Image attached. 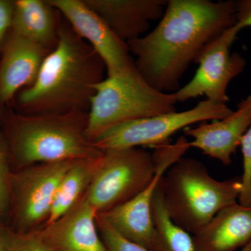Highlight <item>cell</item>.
<instances>
[{
    "label": "cell",
    "mask_w": 251,
    "mask_h": 251,
    "mask_svg": "<svg viewBox=\"0 0 251 251\" xmlns=\"http://www.w3.org/2000/svg\"><path fill=\"white\" fill-rule=\"evenodd\" d=\"M236 23L233 0H168L156 27L126 44L149 85L161 92L175 93L203 49Z\"/></svg>",
    "instance_id": "6da1fadb"
},
{
    "label": "cell",
    "mask_w": 251,
    "mask_h": 251,
    "mask_svg": "<svg viewBox=\"0 0 251 251\" xmlns=\"http://www.w3.org/2000/svg\"><path fill=\"white\" fill-rule=\"evenodd\" d=\"M105 64L70 25L61 24L55 48L46 56L32 85L18 92L23 114L88 112Z\"/></svg>",
    "instance_id": "7a4b0ae2"
},
{
    "label": "cell",
    "mask_w": 251,
    "mask_h": 251,
    "mask_svg": "<svg viewBox=\"0 0 251 251\" xmlns=\"http://www.w3.org/2000/svg\"><path fill=\"white\" fill-rule=\"evenodd\" d=\"M14 171L39 163L96 158L86 135L88 112L5 114L1 120Z\"/></svg>",
    "instance_id": "3957f363"
},
{
    "label": "cell",
    "mask_w": 251,
    "mask_h": 251,
    "mask_svg": "<svg viewBox=\"0 0 251 251\" xmlns=\"http://www.w3.org/2000/svg\"><path fill=\"white\" fill-rule=\"evenodd\" d=\"M159 186L172 221L193 236L221 209L237 202L242 191L241 176L219 181L202 162L183 157L168 168Z\"/></svg>",
    "instance_id": "277c9868"
},
{
    "label": "cell",
    "mask_w": 251,
    "mask_h": 251,
    "mask_svg": "<svg viewBox=\"0 0 251 251\" xmlns=\"http://www.w3.org/2000/svg\"><path fill=\"white\" fill-rule=\"evenodd\" d=\"M176 103L175 93L153 89L134 64L125 72L107 77L97 85L91 99L86 135L93 143L115 126L176 112Z\"/></svg>",
    "instance_id": "5b68a950"
},
{
    "label": "cell",
    "mask_w": 251,
    "mask_h": 251,
    "mask_svg": "<svg viewBox=\"0 0 251 251\" xmlns=\"http://www.w3.org/2000/svg\"><path fill=\"white\" fill-rule=\"evenodd\" d=\"M100 164L87 191L97 214L122 205L150 184L156 165L153 153L144 148L112 149L103 151Z\"/></svg>",
    "instance_id": "8992f818"
},
{
    "label": "cell",
    "mask_w": 251,
    "mask_h": 251,
    "mask_svg": "<svg viewBox=\"0 0 251 251\" xmlns=\"http://www.w3.org/2000/svg\"><path fill=\"white\" fill-rule=\"evenodd\" d=\"M75 161L39 163L13 172L4 226L17 233L46 227L57 186Z\"/></svg>",
    "instance_id": "52a82bcc"
},
{
    "label": "cell",
    "mask_w": 251,
    "mask_h": 251,
    "mask_svg": "<svg viewBox=\"0 0 251 251\" xmlns=\"http://www.w3.org/2000/svg\"><path fill=\"white\" fill-rule=\"evenodd\" d=\"M233 110L227 104L200 101L194 108L138 119L112 127L93 142L101 151L112 149L151 148L170 143V138L181 128L208 120H222Z\"/></svg>",
    "instance_id": "ba28073f"
},
{
    "label": "cell",
    "mask_w": 251,
    "mask_h": 251,
    "mask_svg": "<svg viewBox=\"0 0 251 251\" xmlns=\"http://www.w3.org/2000/svg\"><path fill=\"white\" fill-rule=\"evenodd\" d=\"M185 153L186 149L180 143L157 147L153 152L156 173L150 184L133 199L98 215L122 237L150 250L158 251L151 213L153 196L162 176Z\"/></svg>",
    "instance_id": "9c48e42d"
},
{
    "label": "cell",
    "mask_w": 251,
    "mask_h": 251,
    "mask_svg": "<svg viewBox=\"0 0 251 251\" xmlns=\"http://www.w3.org/2000/svg\"><path fill=\"white\" fill-rule=\"evenodd\" d=\"M239 31L235 25L203 49L195 62L199 67L192 80L175 92L177 103L204 95L206 100L214 103L227 104L229 82L240 75L247 65L240 54L230 52Z\"/></svg>",
    "instance_id": "30bf717a"
},
{
    "label": "cell",
    "mask_w": 251,
    "mask_h": 251,
    "mask_svg": "<svg viewBox=\"0 0 251 251\" xmlns=\"http://www.w3.org/2000/svg\"><path fill=\"white\" fill-rule=\"evenodd\" d=\"M81 39L103 61L108 77L115 76L135 64L129 49L83 0H48Z\"/></svg>",
    "instance_id": "8fae6325"
},
{
    "label": "cell",
    "mask_w": 251,
    "mask_h": 251,
    "mask_svg": "<svg viewBox=\"0 0 251 251\" xmlns=\"http://www.w3.org/2000/svg\"><path fill=\"white\" fill-rule=\"evenodd\" d=\"M97 214L85 193L39 234L50 251H107L97 228Z\"/></svg>",
    "instance_id": "7c38bea8"
},
{
    "label": "cell",
    "mask_w": 251,
    "mask_h": 251,
    "mask_svg": "<svg viewBox=\"0 0 251 251\" xmlns=\"http://www.w3.org/2000/svg\"><path fill=\"white\" fill-rule=\"evenodd\" d=\"M49 50L10 31L1 48L0 105L34 83Z\"/></svg>",
    "instance_id": "4fadbf2b"
},
{
    "label": "cell",
    "mask_w": 251,
    "mask_h": 251,
    "mask_svg": "<svg viewBox=\"0 0 251 251\" xmlns=\"http://www.w3.org/2000/svg\"><path fill=\"white\" fill-rule=\"evenodd\" d=\"M251 125V94L238 104L237 110L228 116L196 128L188 127L184 132L193 138L190 142L191 148L199 149L204 154L229 166Z\"/></svg>",
    "instance_id": "5bb4252c"
},
{
    "label": "cell",
    "mask_w": 251,
    "mask_h": 251,
    "mask_svg": "<svg viewBox=\"0 0 251 251\" xmlns=\"http://www.w3.org/2000/svg\"><path fill=\"white\" fill-rule=\"evenodd\" d=\"M124 42L135 40L161 20L167 0H83Z\"/></svg>",
    "instance_id": "9a60e30c"
},
{
    "label": "cell",
    "mask_w": 251,
    "mask_h": 251,
    "mask_svg": "<svg viewBox=\"0 0 251 251\" xmlns=\"http://www.w3.org/2000/svg\"><path fill=\"white\" fill-rule=\"evenodd\" d=\"M196 251H236L251 241V206H226L193 236Z\"/></svg>",
    "instance_id": "2e32d148"
},
{
    "label": "cell",
    "mask_w": 251,
    "mask_h": 251,
    "mask_svg": "<svg viewBox=\"0 0 251 251\" xmlns=\"http://www.w3.org/2000/svg\"><path fill=\"white\" fill-rule=\"evenodd\" d=\"M55 11L48 0L14 1L11 31L51 52L57 45L61 23Z\"/></svg>",
    "instance_id": "e0dca14e"
},
{
    "label": "cell",
    "mask_w": 251,
    "mask_h": 251,
    "mask_svg": "<svg viewBox=\"0 0 251 251\" xmlns=\"http://www.w3.org/2000/svg\"><path fill=\"white\" fill-rule=\"evenodd\" d=\"M101 156L77 160L68 170L57 186L46 226L65 214L87 193L98 170Z\"/></svg>",
    "instance_id": "ac0fdd59"
},
{
    "label": "cell",
    "mask_w": 251,
    "mask_h": 251,
    "mask_svg": "<svg viewBox=\"0 0 251 251\" xmlns=\"http://www.w3.org/2000/svg\"><path fill=\"white\" fill-rule=\"evenodd\" d=\"M151 213L158 251H196L193 237L170 217L159 184L153 196Z\"/></svg>",
    "instance_id": "d6986e66"
},
{
    "label": "cell",
    "mask_w": 251,
    "mask_h": 251,
    "mask_svg": "<svg viewBox=\"0 0 251 251\" xmlns=\"http://www.w3.org/2000/svg\"><path fill=\"white\" fill-rule=\"evenodd\" d=\"M13 169L7 143L0 130V224L4 225L9 204L10 184Z\"/></svg>",
    "instance_id": "ffe728a7"
},
{
    "label": "cell",
    "mask_w": 251,
    "mask_h": 251,
    "mask_svg": "<svg viewBox=\"0 0 251 251\" xmlns=\"http://www.w3.org/2000/svg\"><path fill=\"white\" fill-rule=\"evenodd\" d=\"M97 228L107 251H155L150 250L122 237L111 226L97 214Z\"/></svg>",
    "instance_id": "44dd1931"
},
{
    "label": "cell",
    "mask_w": 251,
    "mask_h": 251,
    "mask_svg": "<svg viewBox=\"0 0 251 251\" xmlns=\"http://www.w3.org/2000/svg\"><path fill=\"white\" fill-rule=\"evenodd\" d=\"M243 174L241 176L242 191L239 195V203L242 205L251 206V125L243 137Z\"/></svg>",
    "instance_id": "7402d4cb"
},
{
    "label": "cell",
    "mask_w": 251,
    "mask_h": 251,
    "mask_svg": "<svg viewBox=\"0 0 251 251\" xmlns=\"http://www.w3.org/2000/svg\"><path fill=\"white\" fill-rule=\"evenodd\" d=\"M9 229V251H50L39 232L17 233Z\"/></svg>",
    "instance_id": "603a6c76"
},
{
    "label": "cell",
    "mask_w": 251,
    "mask_h": 251,
    "mask_svg": "<svg viewBox=\"0 0 251 251\" xmlns=\"http://www.w3.org/2000/svg\"><path fill=\"white\" fill-rule=\"evenodd\" d=\"M14 1L0 0V52L12 27Z\"/></svg>",
    "instance_id": "cb8c5ba5"
},
{
    "label": "cell",
    "mask_w": 251,
    "mask_h": 251,
    "mask_svg": "<svg viewBox=\"0 0 251 251\" xmlns=\"http://www.w3.org/2000/svg\"><path fill=\"white\" fill-rule=\"evenodd\" d=\"M235 17L238 29L251 27V0L235 1Z\"/></svg>",
    "instance_id": "d4e9b609"
},
{
    "label": "cell",
    "mask_w": 251,
    "mask_h": 251,
    "mask_svg": "<svg viewBox=\"0 0 251 251\" xmlns=\"http://www.w3.org/2000/svg\"><path fill=\"white\" fill-rule=\"evenodd\" d=\"M0 251H9V229L0 224Z\"/></svg>",
    "instance_id": "484cf974"
},
{
    "label": "cell",
    "mask_w": 251,
    "mask_h": 251,
    "mask_svg": "<svg viewBox=\"0 0 251 251\" xmlns=\"http://www.w3.org/2000/svg\"><path fill=\"white\" fill-rule=\"evenodd\" d=\"M241 251H251V241L247 244V245H246L245 247L242 248Z\"/></svg>",
    "instance_id": "4316f807"
},
{
    "label": "cell",
    "mask_w": 251,
    "mask_h": 251,
    "mask_svg": "<svg viewBox=\"0 0 251 251\" xmlns=\"http://www.w3.org/2000/svg\"><path fill=\"white\" fill-rule=\"evenodd\" d=\"M5 114L2 112V110L0 109V121L2 120L3 117L4 116Z\"/></svg>",
    "instance_id": "83f0119b"
}]
</instances>
